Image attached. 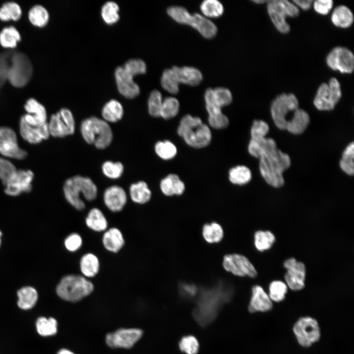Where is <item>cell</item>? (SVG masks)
<instances>
[{
	"label": "cell",
	"instance_id": "1",
	"mask_svg": "<svg viewBox=\"0 0 354 354\" xmlns=\"http://www.w3.org/2000/svg\"><path fill=\"white\" fill-rule=\"evenodd\" d=\"M269 130L265 121L254 120L248 151L250 155L259 159L260 171L265 181L271 186L279 188L284 184L283 173L290 167L291 161L288 154L277 148L273 139L266 137Z\"/></svg>",
	"mask_w": 354,
	"mask_h": 354
},
{
	"label": "cell",
	"instance_id": "2",
	"mask_svg": "<svg viewBox=\"0 0 354 354\" xmlns=\"http://www.w3.org/2000/svg\"><path fill=\"white\" fill-rule=\"evenodd\" d=\"M146 71V64L140 59H129L122 66L118 67L115 71V77L119 92L129 99L137 96L140 89L134 81V77L145 73Z\"/></svg>",
	"mask_w": 354,
	"mask_h": 354
},
{
	"label": "cell",
	"instance_id": "3",
	"mask_svg": "<svg viewBox=\"0 0 354 354\" xmlns=\"http://www.w3.org/2000/svg\"><path fill=\"white\" fill-rule=\"evenodd\" d=\"M63 192L66 200L76 209L83 210L85 204L81 197L91 201L95 199L97 188L89 177L77 175L68 178L63 185Z\"/></svg>",
	"mask_w": 354,
	"mask_h": 354
},
{
	"label": "cell",
	"instance_id": "4",
	"mask_svg": "<svg viewBox=\"0 0 354 354\" xmlns=\"http://www.w3.org/2000/svg\"><path fill=\"white\" fill-rule=\"evenodd\" d=\"M80 130L85 141L98 149L106 148L112 141V129L103 119L95 117L87 118L82 121Z\"/></svg>",
	"mask_w": 354,
	"mask_h": 354
},
{
	"label": "cell",
	"instance_id": "5",
	"mask_svg": "<svg viewBox=\"0 0 354 354\" xmlns=\"http://www.w3.org/2000/svg\"><path fill=\"white\" fill-rule=\"evenodd\" d=\"M93 289L92 282L85 277L71 274L61 279L57 286L56 292L63 300L76 302L89 295Z\"/></svg>",
	"mask_w": 354,
	"mask_h": 354
},
{
	"label": "cell",
	"instance_id": "6",
	"mask_svg": "<svg viewBox=\"0 0 354 354\" xmlns=\"http://www.w3.org/2000/svg\"><path fill=\"white\" fill-rule=\"evenodd\" d=\"M218 291H209L200 297L193 314L197 322L201 326H206L211 323L220 307L228 299V297Z\"/></svg>",
	"mask_w": 354,
	"mask_h": 354
},
{
	"label": "cell",
	"instance_id": "7",
	"mask_svg": "<svg viewBox=\"0 0 354 354\" xmlns=\"http://www.w3.org/2000/svg\"><path fill=\"white\" fill-rule=\"evenodd\" d=\"M268 15L276 29L282 34L290 31L287 17L295 18L299 15L298 8L291 1L271 0L266 3Z\"/></svg>",
	"mask_w": 354,
	"mask_h": 354
},
{
	"label": "cell",
	"instance_id": "8",
	"mask_svg": "<svg viewBox=\"0 0 354 354\" xmlns=\"http://www.w3.org/2000/svg\"><path fill=\"white\" fill-rule=\"evenodd\" d=\"M298 108V100L294 93L284 92L276 96L271 102L270 112L277 128L286 130L290 121V115Z\"/></svg>",
	"mask_w": 354,
	"mask_h": 354
},
{
	"label": "cell",
	"instance_id": "9",
	"mask_svg": "<svg viewBox=\"0 0 354 354\" xmlns=\"http://www.w3.org/2000/svg\"><path fill=\"white\" fill-rule=\"evenodd\" d=\"M32 72L31 63L25 54L10 52L7 70V79L15 87H23L30 80Z\"/></svg>",
	"mask_w": 354,
	"mask_h": 354
},
{
	"label": "cell",
	"instance_id": "10",
	"mask_svg": "<svg viewBox=\"0 0 354 354\" xmlns=\"http://www.w3.org/2000/svg\"><path fill=\"white\" fill-rule=\"evenodd\" d=\"M342 95L339 81L335 77H332L328 83H323L319 87L313 103L320 111H331L340 101Z\"/></svg>",
	"mask_w": 354,
	"mask_h": 354
},
{
	"label": "cell",
	"instance_id": "11",
	"mask_svg": "<svg viewBox=\"0 0 354 354\" xmlns=\"http://www.w3.org/2000/svg\"><path fill=\"white\" fill-rule=\"evenodd\" d=\"M177 133L187 145L196 148L208 146L212 139L209 126L202 121L177 129Z\"/></svg>",
	"mask_w": 354,
	"mask_h": 354
},
{
	"label": "cell",
	"instance_id": "12",
	"mask_svg": "<svg viewBox=\"0 0 354 354\" xmlns=\"http://www.w3.org/2000/svg\"><path fill=\"white\" fill-rule=\"evenodd\" d=\"M293 330L298 343L303 347H309L320 339L318 323L311 317L299 318L295 324Z\"/></svg>",
	"mask_w": 354,
	"mask_h": 354
},
{
	"label": "cell",
	"instance_id": "13",
	"mask_svg": "<svg viewBox=\"0 0 354 354\" xmlns=\"http://www.w3.org/2000/svg\"><path fill=\"white\" fill-rule=\"evenodd\" d=\"M48 126L50 135L62 138L74 133L75 122L72 112L62 108L51 116Z\"/></svg>",
	"mask_w": 354,
	"mask_h": 354
},
{
	"label": "cell",
	"instance_id": "14",
	"mask_svg": "<svg viewBox=\"0 0 354 354\" xmlns=\"http://www.w3.org/2000/svg\"><path fill=\"white\" fill-rule=\"evenodd\" d=\"M328 67L341 73L351 74L354 70V55L348 48L337 46L333 48L326 57Z\"/></svg>",
	"mask_w": 354,
	"mask_h": 354
},
{
	"label": "cell",
	"instance_id": "15",
	"mask_svg": "<svg viewBox=\"0 0 354 354\" xmlns=\"http://www.w3.org/2000/svg\"><path fill=\"white\" fill-rule=\"evenodd\" d=\"M143 331L138 328H120L106 335V344L111 348L130 349L142 338Z\"/></svg>",
	"mask_w": 354,
	"mask_h": 354
},
{
	"label": "cell",
	"instance_id": "16",
	"mask_svg": "<svg viewBox=\"0 0 354 354\" xmlns=\"http://www.w3.org/2000/svg\"><path fill=\"white\" fill-rule=\"evenodd\" d=\"M222 265L224 268L233 274L239 276L255 278L257 271L248 259L238 254H229L223 257Z\"/></svg>",
	"mask_w": 354,
	"mask_h": 354
},
{
	"label": "cell",
	"instance_id": "17",
	"mask_svg": "<svg viewBox=\"0 0 354 354\" xmlns=\"http://www.w3.org/2000/svg\"><path fill=\"white\" fill-rule=\"evenodd\" d=\"M283 266L287 270L284 278L287 287L294 291L303 289L306 277L304 264L294 258H290L284 261Z\"/></svg>",
	"mask_w": 354,
	"mask_h": 354
},
{
	"label": "cell",
	"instance_id": "18",
	"mask_svg": "<svg viewBox=\"0 0 354 354\" xmlns=\"http://www.w3.org/2000/svg\"><path fill=\"white\" fill-rule=\"evenodd\" d=\"M0 153L16 159H23L27 156V152L19 147L15 133L9 127H0Z\"/></svg>",
	"mask_w": 354,
	"mask_h": 354
},
{
	"label": "cell",
	"instance_id": "19",
	"mask_svg": "<svg viewBox=\"0 0 354 354\" xmlns=\"http://www.w3.org/2000/svg\"><path fill=\"white\" fill-rule=\"evenodd\" d=\"M33 177V173L30 170H17L5 185V193L9 196H16L22 193L30 192Z\"/></svg>",
	"mask_w": 354,
	"mask_h": 354
},
{
	"label": "cell",
	"instance_id": "20",
	"mask_svg": "<svg viewBox=\"0 0 354 354\" xmlns=\"http://www.w3.org/2000/svg\"><path fill=\"white\" fill-rule=\"evenodd\" d=\"M24 108L27 113L21 118L28 124L34 126L45 124L47 122V112L44 106L36 99H29Z\"/></svg>",
	"mask_w": 354,
	"mask_h": 354
},
{
	"label": "cell",
	"instance_id": "21",
	"mask_svg": "<svg viewBox=\"0 0 354 354\" xmlns=\"http://www.w3.org/2000/svg\"><path fill=\"white\" fill-rule=\"evenodd\" d=\"M19 127L22 138L31 144H38L47 139L50 136L48 122L42 125L34 126L27 123L21 118Z\"/></svg>",
	"mask_w": 354,
	"mask_h": 354
},
{
	"label": "cell",
	"instance_id": "22",
	"mask_svg": "<svg viewBox=\"0 0 354 354\" xmlns=\"http://www.w3.org/2000/svg\"><path fill=\"white\" fill-rule=\"evenodd\" d=\"M106 206L113 212L121 211L127 202V196L120 186L113 185L106 189L103 194Z\"/></svg>",
	"mask_w": 354,
	"mask_h": 354
},
{
	"label": "cell",
	"instance_id": "23",
	"mask_svg": "<svg viewBox=\"0 0 354 354\" xmlns=\"http://www.w3.org/2000/svg\"><path fill=\"white\" fill-rule=\"evenodd\" d=\"M272 306V301L263 288L259 285L254 286L248 305L249 311L251 313L267 312L270 311Z\"/></svg>",
	"mask_w": 354,
	"mask_h": 354
},
{
	"label": "cell",
	"instance_id": "24",
	"mask_svg": "<svg viewBox=\"0 0 354 354\" xmlns=\"http://www.w3.org/2000/svg\"><path fill=\"white\" fill-rule=\"evenodd\" d=\"M172 69L179 83L195 86L199 85L203 80L201 72L195 67L174 66Z\"/></svg>",
	"mask_w": 354,
	"mask_h": 354
},
{
	"label": "cell",
	"instance_id": "25",
	"mask_svg": "<svg viewBox=\"0 0 354 354\" xmlns=\"http://www.w3.org/2000/svg\"><path fill=\"white\" fill-rule=\"evenodd\" d=\"M162 192L167 196L181 195L185 189L184 183L179 176L175 174H170L163 178L160 183Z\"/></svg>",
	"mask_w": 354,
	"mask_h": 354
},
{
	"label": "cell",
	"instance_id": "26",
	"mask_svg": "<svg viewBox=\"0 0 354 354\" xmlns=\"http://www.w3.org/2000/svg\"><path fill=\"white\" fill-rule=\"evenodd\" d=\"M190 26L197 30L206 38H213L217 31V28L212 21L197 13L192 14Z\"/></svg>",
	"mask_w": 354,
	"mask_h": 354
},
{
	"label": "cell",
	"instance_id": "27",
	"mask_svg": "<svg viewBox=\"0 0 354 354\" xmlns=\"http://www.w3.org/2000/svg\"><path fill=\"white\" fill-rule=\"evenodd\" d=\"M354 14L351 10L345 5H339L333 10L331 21L336 27L346 29L354 23Z\"/></svg>",
	"mask_w": 354,
	"mask_h": 354
},
{
	"label": "cell",
	"instance_id": "28",
	"mask_svg": "<svg viewBox=\"0 0 354 354\" xmlns=\"http://www.w3.org/2000/svg\"><path fill=\"white\" fill-rule=\"evenodd\" d=\"M102 242L104 247L109 251L118 252L124 244V239L120 231L117 228H111L103 235Z\"/></svg>",
	"mask_w": 354,
	"mask_h": 354
},
{
	"label": "cell",
	"instance_id": "29",
	"mask_svg": "<svg viewBox=\"0 0 354 354\" xmlns=\"http://www.w3.org/2000/svg\"><path fill=\"white\" fill-rule=\"evenodd\" d=\"M17 294L18 298L17 305L22 310L30 309L37 302L38 293L33 287H23L17 291Z\"/></svg>",
	"mask_w": 354,
	"mask_h": 354
},
{
	"label": "cell",
	"instance_id": "30",
	"mask_svg": "<svg viewBox=\"0 0 354 354\" xmlns=\"http://www.w3.org/2000/svg\"><path fill=\"white\" fill-rule=\"evenodd\" d=\"M123 115V106L115 99H111L107 102L102 110L103 119L108 123L117 122L121 119Z\"/></svg>",
	"mask_w": 354,
	"mask_h": 354
},
{
	"label": "cell",
	"instance_id": "31",
	"mask_svg": "<svg viewBox=\"0 0 354 354\" xmlns=\"http://www.w3.org/2000/svg\"><path fill=\"white\" fill-rule=\"evenodd\" d=\"M132 200L138 204H144L148 202L151 197V192L146 182L140 181L133 183L129 188Z\"/></svg>",
	"mask_w": 354,
	"mask_h": 354
},
{
	"label": "cell",
	"instance_id": "32",
	"mask_svg": "<svg viewBox=\"0 0 354 354\" xmlns=\"http://www.w3.org/2000/svg\"><path fill=\"white\" fill-rule=\"evenodd\" d=\"M81 272L86 277L95 276L99 271V262L94 254L89 253L84 255L80 262Z\"/></svg>",
	"mask_w": 354,
	"mask_h": 354
},
{
	"label": "cell",
	"instance_id": "33",
	"mask_svg": "<svg viewBox=\"0 0 354 354\" xmlns=\"http://www.w3.org/2000/svg\"><path fill=\"white\" fill-rule=\"evenodd\" d=\"M87 226L96 232L105 231L108 226L107 220L103 212L97 208H93L86 218Z\"/></svg>",
	"mask_w": 354,
	"mask_h": 354
},
{
	"label": "cell",
	"instance_id": "34",
	"mask_svg": "<svg viewBox=\"0 0 354 354\" xmlns=\"http://www.w3.org/2000/svg\"><path fill=\"white\" fill-rule=\"evenodd\" d=\"M309 121L310 118L308 113L304 110L298 108L287 130L293 134H300L305 130Z\"/></svg>",
	"mask_w": 354,
	"mask_h": 354
},
{
	"label": "cell",
	"instance_id": "35",
	"mask_svg": "<svg viewBox=\"0 0 354 354\" xmlns=\"http://www.w3.org/2000/svg\"><path fill=\"white\" fill-rule=\"evenodd\" d=\"M228 178L232 183L242 185L248 183L251 180L252 173L247 167L237 165L230 169Z\"/></svg>",
	"mask_w": 354,
	"mask_h": 354
},
{
	"label": "cell",
	"instance_id": "36",
	"mask_svg": "<svg viewBox=\"0 0 354 354\" xmlns=\"http://www.w3.org/2000/svg\"><path fill=\"white\" fill-rule=\"evenodd\" d=\"M21 40L19 31L13 26L5 27L0 32V44L3 48H14Z\"/></svg>",
	"mask_w": 354,
	"mask_h": 354
},
{
	"label": "cell",
	"instance_id": "37",
	"mask_svg": "<svg viewBox=\"0 0 354 354\" xmlns=\"http://www.w3.org/2000/svg\"><path fill=\"white\" fill-rule=\"evenodd\" d=\"M202 235L209 243L219 242L223 238L224 231L221 226L215 222L205 224L202 228Z\"/></svg>",
	"mask_w": 354,
	"mask_h": 354
},
{
	"label": "cell",
	"instance_id": "38",
	"mask_svg": "<svg viewBox=\"0 0 354 354\" xmlns=\"http://www.w3.org/2000/svg\"><path fill=\"white\" fill-rule=\"evenodd\" d=\"M37 333L44 337L55 335L58 331V322L53 317H40L36 321Z\"/></svg>",
	"mask_w": 354,
	"mask_h": 354
},
{
	"label": "cell",
	"instance_id": "39",
	"mask_svg": "<svg viewBox=\"0 0 354 354\" xmlns=\"http://www.w3.org/2000/svg\"><path fill=\"white\" fill-rule=\"evenodd\" d=\"M28 18L32 25L39 28H43L48 23L49 14L44 7L37 4L32 7L29 10Z\"/></svg>",
	"mask_w": 354,
	"mask_h": 354
},
{
	"label": "cell",
	"instance_id": "40",
	"mask_svg": "<svg viewBox=\"0 0 354 354\" xmlns=\"http://www.w3.org/2000/svg\"><path fill=\"white\" fill-rule=\"evenodd\" d=\"M275 241V236L270 231L259 230L254 234V245L259 251L263 252L269 249Z\"/></svg>",
	"mask_w": 354,
	"mask_h": 354
},
{
	"label": "cell",
	"instance_id": "41",
	"mask_svg": "<svg viewBox=\"0 0 354 354\" xmlns=\"http://www.w3.org/2000/svg\"><path fill=\"white\" fill-rule=\"evenodd\" d=\"M22 14L20 5L13 1L7 2L0 7V20L4 21L19 20Z\"/></svg>",
	"mask_w": 354,
	"mask_h": 354
},
{
	"label": "cell",
	"instance_id": "42",
	"mask_svg": "<svg viewBox=\"0 0 354 354\" xmlns=\"http://www.w3.org/2000/svg\"><path fill=\"white\" fill-rule=\"evenodd\" d=\"M154 150L156 154L165 160L174 158L177 152L176 146L168 140L157 142L154 146Z\"/></svg>",
	"mask_w": 354,
	"mask_h": 354
},
{
	"label": "cell",
	"instance_id": "43",
	"mask_svg": "<svg viewBox=\"0 0 354 354\" xmlns=\"http://www.w3.org/2000/svg\"><path fill=\"white\" fill-rule=\"evenodd\" d=\"M179 110V103L175 97L169 96L163 99L160 117L165 119L175 117Z\"/></svg>",
	"mask_w": 354,
	"mask_h": 354
},
{
	"label": "cell",
	"instance_id": "44",
	"mask_svg": "<svg viewBox=\"0 0 354 354\" xmlns=\"http://www.w3.org/2000/svg\"><path fill=\"white\" fill-rule=\"evenodd\" d=\"M119 6L114 1L105 3L101 8V15L104 22L108 25L116 23L119 19Z\"/></svg>",
	"mask_w": 354,
	"mask_h": 354
},
{
	"label": "cell",
	"instance_id": "45",
	"mask_svg": "<svg viewBox=\"0 0 354 354\" xmlns=\"http://www.w3.org/2000/svg\"><path fill=\"white\" fill-rule=\"evenodd\" d=\"M200 9L204 16L216 18L220 16L224 12V6L217 0H205L200 5Z\"/></svg>",
	"mask_w": 354,
	"mask_h": 354
},
{
	"label": "cell",
	"instance_id": "46",
	"mask_svg": "<svg viewBox=\"0 0 354 354\" xmlns=\"http://www.w3.org/2000/svg\"><path fill=\"white\" fill-rule=\"evenodd\" d=\"M354 144L350 143L344 150L342 159L340 161L341 169L346 174L353 176L354 173Z\"/></svg>",
	"mask_w": 354,
	"mask_h": 354
},
{
	"label": "cell",
	"instance_id": "47",
	"mask_svg": "<svg viewBox=\"0 0 354 354\" xmlns=\"http://www.w3.org/2000/svg\"><path fill=\"white\" fill-rule=\"evenodd\" d=\"M179 84L172 68L164 70L161 78V85L165 90L172 94H176L179 91Z\"/></svg>",
	"mask_w": 354,
	"mask_h": 354
},
{
	"label": "cell",
	"instance_id": "48",
	"mask_svg": "<svg viewBox=\"0 0 354 354\" xmlns=\"http://www.w3.org/2000/svg\"><path fill=\"white\" fill-rule=\"evenodd\" d=\"M167 12L177 22L190 25L192 14L185 7L178 5L171 6L167 8Z\"/></svg>",
	"mask_w": 354,
	"mask_h": 354
},
{
	"label": "cell",
	"instance_id": "49",
	"mask_svg": "<svg viewBox=\"0 0 354 354\" xmlns=\"http://www.w3.org/2000/svg\"><path fill=\"white\" fill-rule=\"evenodd\" d=\"M286 284L280 280H274L269 285V297L272 301L279 302L283 300L287 293Z\"/></svg>",
	"mask_w": 354,
	"mask_h": 354
},
{
	"label": "cell",
	"instance_id": "50",
	"mask_svg": "<svg viewBox=\"0 0 354 354\" xmlns=\"http://www.w3.org/2000/svg\"><path fill=\"white\" fill-rule=\"evenodd\" d=\"M162 102V96L159 90H153L150 92L148 101V112L150 116L160 117Z\"/></svg>",
	"mask_w": 354,
	"mask_h": 354
},
{
	"label": "cell",
	"instance_id": "51",
	"mask_svg": "<svg viewBox=\"0 0 354 354\" xmlns=\"http://www.w3.org/2000/svg\"><path fill=\"white\" fill-rule=\"evenodd\" d=\"M178 347L180 350L185 354H197L200 345L196 337L192 335H188L181 338Z\"/></svg>",
	"mask_w": 354,
	"mask_h": 354
},
{
	"label": "cell",
	"instance_id": "52",
	"mask_svg": "<svg viewBox=\"0 0 354 354\" xmlns=\"http://www.w3.org/2000/svg\"><path fill=\"white\" fill-rule=\"evenodd\" d=\"M123 166L119 162L107 161L102 165V170L104 175L111 179L120 177L123 172Z\"/></svg>",
	"mask_w": 354,
	"mask_h": 354
},
{
	"label": "cell",
	"instance_id": "53",
	"mask_svg": "<svg viewBox=\"0 0 354 354\" xmlns=\"http://www.w3.org/2000/svg\"><path fill=\"white\" fill-rule=\"evenodd\" d=\"M212 89L215 101L221 108L231 103L233 96L231 92L228 88L217 87Z\"/></svg>",
	"mask_w": 354,
	"mask_h": 354
},
{
	"label": "cell",
	"instance_id": "54",
	"mask_svg": "<svg viewBox=\"0 0 354 354\" xmlns=\"http://www.w3.org/2000/svg\"><path fill=\"white\" fill-rule=\"evenodd\" d=\"M17 170L8 160L0 157V179L5 185L13 176Z\"/></svg>",
	"mask_w": 354,
	"mask_h": 354
},
{
	"label": "cell",
	"instance_id": "55",
	"mask_svg": "<svg viewBox=\"0 0 354 354\" xmlns=\"http://www.w3.org/2000/svg\"><path fill=\"white\" fill-rule=\"evenodd\" d=\"M206 108L208 116H212L222 113L221 108L215 101L213 93V89L207 88L205 93Z\"/></svg>",
	"mask_w": 354,
	"mask_h": 354
},
{
	"label": "cell",
	"instance_id": "56",
	"mask_svg": "<svg viewBox=\"0 0 354 354\" xmlns=\"http://www.w3.org/2000/svg\"><path fill=\"white\" fill-rule=\"evenodd\" d=\"M208 123L209 127L215 129H222L226 128L229 124L228 118L222 112L212 116H208Z\"/></svg>",
	"mask_w": 354,
	"mask_h": 354
},
{
	"label": "cell",
	"instance_id": "57",
	"mask_svg": "<svg viewBox=\"0 0 354 354\" xmlns=\"http://www.w3.org/2000/svg\"><path fill=\"white\" fill-rule=\"evenodd\" d=\"M333 1L332 0H316L313 1V7L314 10L322 15L328 14L332 9Z\"/></svg>",
	"mask_w": 354,
	"mask_h": 354
},
{
	"label": "cell",
	"instance_id": "58",
	"mask_svg": "<svg viewBox=\"0 0 354 354\" xmlns=\"http://www.w3.org/2000/svg\"><path fill=\"white\" fill-rule=\"evenodd\" d=\"M64 245L66 249L71 252L78 250L82 245V239L77 233H72L65 239Z\"/></svg>",
	"mask_w": 354,
	"mask_h": 354
},
{
	"label": "cell",
	"instance_id": "59",
	"mask_svg": "<svg viewBox=\"0 0 354 354\" xmlns=\"http://www.w3.org/2000/svg\"><path fill=\"white\" fill-rule=\"evenodd\" d=\"M9 53L0 55V87L7 79V69Z\"/></svg>",
	"mask_w": 354,
	"mask_h": 354
},
{
	"label": "cell",
	"instance_id": "60",
	"mask_svg": "<svg viewBox=\"0 0 354 354\" xmlns=\"http://www.w3.org/2000/svg\"><path fill=\"white\" fill-rule=\"evenodd\" d=\"M180 292L181 294L184 296L192 297L196 295L197 289L193 285L184 284L180 287Z\"/></svg>",
	"mask_w": 354,
	"mask_h": 354
},
{
	"label": "cell",
	"instance_id": "61",
	"mask_svg": "<svg viewBox=\"0 0 354 354\" xmlns=\"http://www.w3.org/2000/svg\"><path fill=\"white\" fill-rule=\"evenodd\" d=\"M312 0H294L292 1L298 8L304 10H309L313 5Z\"/></svg>",
	"mask_w": 354,
	"mask_h": 354
},
{
	"label": "cell",
	"instance_id": "62",
	"mask_svg": "<svg viewBox=\"0 0 354 354\" xmlns=\"http://www.w3.org/2000/svg\"><path fill=\"white\" fill-rule=\"evenodd\" d=\"M57 354H75L71 351L67 349H61L59 350Z\"/></svg>",
	"mask_w": 354,
	"mask_h": 354
},
{
	"label": "cell",
	"instance_id": "63",
	"mask_svg": "<svg viewBox=\"0 0 354 354\" xmlns=\"http://www.w3.org/2000/svg\"><path fill=\"white\" fill-rule=\"evenodd\" d=\"M269 0H253V1L255 3H256L257 4H263L265 3H267Z\"/></svg>",
	"mask_w": 354,
	"mask_h": 354
},
{
	"label": "cell",
	"instance_id": "64",
	"mask_svg": "<svg viewBox=\"0 0 354 354\" xmlns=\"http://www.w3.org/2000/svg\"><path fill=\"white\" fill-rule=\"evenodd\" d=\"M1 235H2L1 232L0 231V242H1L0 237H1Z\"/></svg>",
	"mask_w": 354,
	"mask_h": 354
}]
</instances>
